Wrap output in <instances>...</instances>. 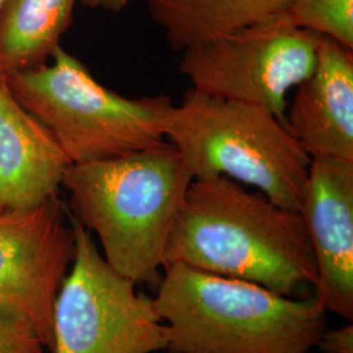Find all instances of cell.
Instances as JSON below:
<instances>
[{
  "label": "cell",
  "instance_id": "obj_5",
  "mask_svg": "<svg viewBox=\"0 0 353 353\" xmlns=\"http://www.w3.org/2000/svg\"><path fill=\"white\" fill-rule=\"evenodd\" d=\"M52 63L4 76L16 100L50 131L71 164L157 147L174 103L166 94L123 97L58 46Z\"/></svg>",
  "mask_w": 353,
  "mask_h": 353
},
{
  "label": "cell",
  "instance_id": "obj_12",
  "mask_svg": "<svg viewBox=\"0 0 353 353\" xmlns=\"http://www.w3.org/2000/svg\"><path fill=\"white\" fill-rule=\"evenodd\" d=\"M169 46L185 51L287 12L290 0H144Z\"/></svg>",
  "mask_w": 353,
  "mask_h": 353
},
{
  "label": "cell",
  "instance_id": "obj_16",
  "mask_svg": "<svg viewBox=\"0 0 353 353\" xmlns=\"http://www.w3.org/2000/svg\"><path fill=\"white\" fill-rule=\"evenodd\" d=\"M316 345L323 353H353L352 323L339 328H326Z\"/></svg>",
  "mask_w": 353,
  "mask_h": 353
},
{
  "label": "cell",
  "instance_id": "obj_9",
  "mask_svg": "<svg viewBox=\"0 0 353 353\" xmlns=\"http://www.w3.org/2000/svg\"><path fill=\"white\" fill-rule=\"evenodd\" d=\"M316 256V296L327 313L353 319V161L313 159L300 210Z\"/></svg>",
  "mask_w": 353,
  "mask_h": 353
},
{
  "label": "cell",
  "instance_id": "obj_14",
  "mask_svg": "<svg viewBox=\"0 0 353 353\" xmlns=\"http://www.w3.org/2000/svg\"><path fill=\"white\" fill-rule=\"evenodd\" d=\"M293 26L353 49V0H290Z\"/></svg>",
  "mask_w": 353,
  "mask_h": 353
},
{
  "label": "cell",
  "instance_id": "obj_8",
  "mask_svg": "<svg viewBox=\"0 0 353 353\" xmlns=\"http://www.w3.org/2000/svg\"><path fill=\"white\" fill-rule=\"evenodd\" d=\"M74 258V229L58 195L0 212V310L28 322L49 351L54 303Z\"/></svg>",
  "mask_w": 353,
  "mask_h": 353
},
{
  "label": "cell",
  "instance_id": "obj_17",
  "mask_svg": "<svg viewBox=\"0 0 353 353\" xmlns=\"http://www.w3.org/2000/svg\"><path fill=\"white\" fill-rule=\"evenodd\" d=\"M90 8H101L109 12H121L132 0H79Z\"/></svg>",
  "mask_w": 353,
  "mask_h": 353
},
{
  "label": "cell",
  "instance_id": "obj_11",
  "mask_svg": "<svg viewBox=\"0 0 353 353\" xmlns=\"http://www.w3.org/2000/svg\"><path fill=\"white\" fill-rule=\"evenodd\" d=\"M70 165L50 131L0 75V212L36 208L57 196Z\"/></svg>",
  "mask_w": 353,
  "mask_h": 353
},
{
  "label": "cell",
  "instance_id": "obj_13",
  "mask_svg": "<svg viewBox=\"0 0 353 353\" xmlns=\"http://www.w3.org/2000/svg\"><path fill=\"white\" fill-rule=\"evenodd\" d=\"M77 0H4L0 8V75L34 68L61 46Z\"/></svg>",
  "mask_w": 353,
  "mask_h": 353
},
{
  "label": "cell",
  "instance_id": "obj_4",
  "mask_svg": "<svg viewBox=\"0 0 353 353\" xmlns=\"http://www.w3.org/2000/svg\"><path fill=\"white\" fill-rule=\"evenodd\" d=\"M166 140L192 179L227 176L300 212L312 159L265 106L190 89L172 110Z\"/></svg>",
  "mask_w": 353,
  "mask_h": 353
},
{
  "label": "cell",
  "instance_id": "obj_3",
  "mask_svg": "<svg viewBox=\"0 0 353 353\" xmlns=\"http://www.w3.org/2000/svg\"><path fill=\"white\" fill-rule=\"evenodd\" d=\"M156 290L168 353H307L327 328L316 296L296 300L182 263L165 265Z\"/></svg>",
  "mask_w": 353,
  "mask_h": 353
},
{
  "label": "cell",
  "instance_id": "obj_10",
  "mask_svg": "<svg viewBox=\"0 0 353 353\" xmlns=\"http://www.w3.org/2000/svg\"><path fill=\"white\" fill-rule=\"evenodd\" d=\"M287 127L312 160L353 161V49L319 36L314 71L297 85Z\"/></svg>",
  "mask_w": 353,
  "mask_h": 353
},
{
  "label": "cell",
  "instance_id": "obj_7",
  "mask_svg": "<svg viewBox=\"0 0 353 353\" xmlns=\"http://www.w3.org/2000/svg\"><path fill=\"white\" fill-rule=\"evenodd\" d=\"M318 43L285 12L182 51L179 72L198 92L262 105L287 125V94L313 74Z\"/></svg>",
  "mask_w": 353,
  "mask_h": 353
},
{
  "label": "cell",
  "instance_id": "obj_2",
  "mask_svg": "<svg viewBox=\"0 0 353 353\" xmlns=\"http://www.w3.org/2000/svg\"><path fill=\"white\" fill-rule=\"evenodd\" d=\"M192 176L163 144L118 157L71 164L62 186L76 220L94 232L106 262L137 284L157 287L176 216Z\"/></svg>",
  "mask_w": 353,
  "mask_h": 353
},
{
  "label": "cell",
  "instance_id": "obj_15",
  "mask_svg": "<svg viewBox=\"0 0 353 353\" xmlns=\"http://www.w3.org/2000/svg\"><path fill=\"white\" fill-rule=\"evenodd\" d=\"M45 344L24 319L0 310V353H43Z\"/></svg>",
  "mask_w": 353,
  "mask_h": 353
},
{
  "label": "cell",
  "instance_id": "obj_1",
  "mask_svg": "<svg viewBox=\"0 0 353 353\" xmlns=\"http://www.w3.org/2000/svg\"><path fill=\"white\" fill-rule=\"evenodd\" d=\"M168 263L249 281L288 297L316 288L318 279L301 214L227 176L192 179L168 241Z\"/></svg>",
  "mask_w": 353,
  "mask_h": 353
},
{
  "label": "cell",
  "instance_id": "obj_6",
  "mask_svg": "<svg viewBox=\"0 0 353 353\" xmlns=\"http://www.w3.org/2000/svg\"><path fill=\"white\" fill-rule=\"evenodd\" d=\"M75 258L52 312L51 353H154L166 331L154 299L106 262L72 214Z\"/></svg>",
  "mask_w": 353,
  "mask_h": 353
},
{
  "label": "cell",
  "instance_id": "obj_18",
  "mask_svg": "<svg viewBox=\"0 0 353 353\" xmlns=\"http://www.w3.org/2000/svg\"><path fill=\"white\" fill-rule=\"evenodd\" d=\"M3 3H4V0H0V8H1V6H3Z\"/></svg>",
  "mask_w": 353,
  "mask_h": 353
}]
</instances>
